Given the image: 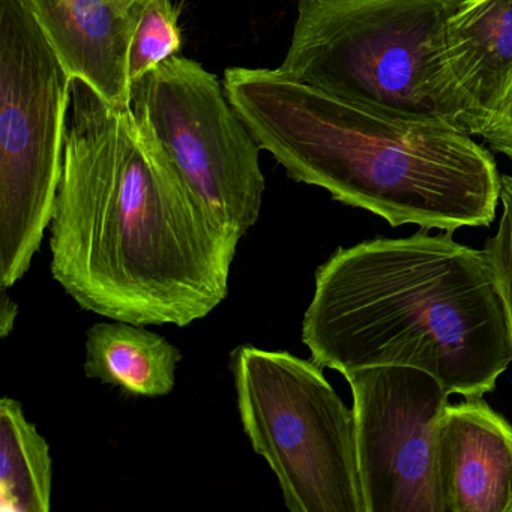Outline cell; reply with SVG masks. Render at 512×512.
I'll list each match as a JSON object with an SVG mask.
<instances>
[{"label": "cell", "mask_w": 512, "mask_h": 512, "mask_svg": "<svg viewBox=\"0 0 512 512\" xmlns=\"http://www.w3.org/2000/svg\"><path fill=\"white\" fill-rule=\"evenodd\" d=\"M50 271L82 310L179 328L229 295L235 238L151 131L74 80Z\"/></svg>", "instance_id": "6da1fadb"}, {"label": "cell", "mask_w": 512, "mask_h": 512, "mask_svg": "<svg viewBox=\"0 0 512 512\" xmlns=\"http://www.w3.org/2000/svg\"><path fill=\"white\" fill-rule=\"evenodd\" d=\"M302 341L320 367L418 368L464 398L493 391L512 362L487 253L428 229L338 248L317 269Z\"/></svg>", "instance_id": "7a4b0ae2"}, {"label": "cell", "mask_w": 512, "mask_h": 512, "mask_svg": "<svg viewBox=\"0 0 512 512\" xmlns=\"http://www.w3.org/2000/svg\"><path fill=\"white\" fill-rule=\"evenodd\" d=\"M230 103L301 184L379 215L392 227L454 233L487 227L500 203L493 155L440 121L398 118L304 85L280 70L229 68Z\"/></svg>", "instance_id": "3957f363"}, {"label": "cell", "mask_w": 512, "mask_h": 512, "mask_svg": "<svg viewBox=\"0 0 512 512\" xmlns=\"http://www.w3.org/2000/svg\"><path fill=\"white\" fill-rule=\"evenodd\" d=\"M463 2L298 0L278 70L365 109L457 128L445 34Z\"/></svg>", "instance_id": "277c9868"}, {"label": "cell", "mask_w": 512, "mask_h": 512, "mask_svg": "<svg viewBox=\"0 0 512 512\" xmlns=\"http://www.w3.org/2000/svg\"><path fill=\"white\" fill-rule=\"evenodd\" d=\"M73 85L26 0H0V287L28 274L52 223Z\"/></svg>", "instance_id": "5b68a950"}, {"label": "cell", "mask_w": 512, "mask_h": 512, "mask_svg": "<svg viewBox=\"0 0 512 512\" xmlns=\"http://www.w3.org/2000/svg\"><path fill=\"white\" fill-rule=\"evenodd\" d=\"M239 418L292 512H365L353 409L314 361L236 347L230 358Z\"/></svg>", "instance_id": "8992f818"}, {"label": "cell", "mask_w": 512, "mask_h": 512, "mask_svg": "<svg viewBox=\"0 0 512 512\" xmlns=\"http://www.w3.org/2000/svg\"><path fill=\"white\" fill-rule=\"evenodd\" d=\"M131 112L151 131L191 190L241 241L259 220L260 145L199 62L172 56L134 83Z\"/></svg>", "instance_id": "52a82bcc"}, {"label": "cell", "mask_w": 512, "mask_h": 512, "mask_svg": "<svg viewBox=\"0 0 512 512\" xmlns=\"http://www.w3.org/2000/svg\"><path fill=\"white\" fill-rule=\"evenodd\" d=\"M352 389L365 512H445L436 440L449 392L412 367L343 374Z\"/></svg>", "instance_id": "ba28073f"}, {"label": "cell", "mask_w": 512, "mask_h": 512, "mask_svg": "<svg viewBox=\"0 0 512 512\" xmlns=\"http://www.w3.org/2000/svg\"><path fill=\"white\" fill-rule=\"evenodd\" d=\"M74 80L115 109L131 104L128 55L148 0H26Z\"/></svg>", "instance_id": "9c48e42d"}, {"label": "cell", "mask_w": 512, "mask_h": 512, "mask_svg": "<svg viewBox=\"0 0 512 512\" xmlns=\"http://www.w3.org/2000/svg\"><path fill=\"white\" fill-rule=\"evenodd\" d=\"M436 467L445 512H512V427L482 397L446 406Z\"/></svg>", "instance_id": "30bf717a"}, {"label": "cell", "mask_w": 512, "mask_h": 512, "mask_svg": "<svg viewBox=\"0 0 512 512\" xmlns=\"http://www.w3.org/2000/svg\"><path fill=\"white\" fill-rule=\"evenodd\" d=\"M458 130L482 136L512 92V0H464L446 25Z\"/></svg>", "instance_id": "8fae6325"}, {"label": "cell", "mask_w": 512, "mask_h": 512, "mask_svg": "<svg viewBox=\"0 0 512 512\" xmlns=\"http://www.w3.org/2000/svg\"><path fill=\"white\" fill-rule=\"evenodd\" d=\"M181 359L178 347L142 325L101 322L86 334V377L133 397L169 395Z\"/></svg>", "instance_id": "7c38bea8"}, {"label": "cell", "mask_w": 512, "mask_h": 512, "mask_svg": "<svg viewBox=\"0 0 512 512\" xmlns=\"http://www.w3.org/2000/svg\"><path fill=\"white\" fill-rule=\"evenodd\" d=\"M52 457L47 440L14 398L0 401V511L52 509Z\"/></svg>", "instance_id": "4fadbf2b"}, {"label": "cell", "mask_w": 512, "mask_h": 512, "mask_svg": "<svg viewBox=\"0 0 512 512\" xmlns=\"http://www.w3.org/2000/svg\"><path fill=\"white\" fill-rule=\"evenodd\" d=\"M182 49L179 8L172 0H148L131 38L128 74L131 85Z\"/></svg>", "instance_id": "5bb4252c"}, {"label": "cell", "mask_w": 512, "mask_h": 512, "mask_svg": "<svg viewBox=\"0 0 512 512\" xmlns=\"http://www.w3.org/2000/svg\"><path fill=\"white\" fill-rule=\"evenodd\" d=\"M500 206L499 229L485 242L484 251L499 286L512 343V176L500 178Z\"/></svg>", "instance_id": "9a60e30c"}, {"label": "cell", "mask_w": 512, "mask_h": 512, "mask_svg": "<svg viewBox=\"0 0 512 512\" xmlns=\"http://www.w3.org/2000/svg\"><path fill=\"white\" fill-rule=\"evenodd\" d=\"M481 137L493 151L500 152L512 161V92L496 121Z\"/></svg>", "instance_id": "2e32d148"}, {"label": "cell", "mask_w": 512, "mask_h": 512, "mask_svg": "<svg viewBox=\"0 0 512 512\" xmlns=\"http://www.w3.org/2000/svg\"><path fill=\"white\" fill-rule=\"evenodd\" d=\"M8 287H0V337L7 338L13 332L19 305L7 293Z\"/></svg>", "instance_id": "e0dca14e"}]
</instances>
